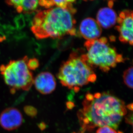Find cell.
Here are the masks:
<instances>
[{"mask_svg":"<svg viewBox=\"0 0 133 133\" xmlns=\"http://www.w3.org/2000/svg\"><path fill=\"white\" fill-rule=\"evenodd\" d=\"M127 112L122 100L109 92H96L86 95L77 115L83 132L103 126L117 129Z\"/></svg>","mask_w":133,"mask_h":133,"instance_id":"6da1fadb","label":"cell"},{"mask_svg":"<svg viewBox=\"0 0 133 133\" xmlns=\"http://www.w3.org/2000/svg\"></svg>","mask_w":133,"mask_h":133,"instance_id":"ffe728a7","label":"cell"},{"mask_svg":"<svg viewBox=\"0 0 133 133\" xmlns=\"http://www.w3.org/2000/svg\"><path fill=\"white\" fill-rule=\"evenodd\" d=\"M126 108L127 109H128L129 112L125 117V121L131 126L133 132V103L128 105Z\"/></svg>","mask_w":133,"mask_h":133,"instance_id":"5bb4252c","label":"cell"},{"mask_svg":"<svg viewBox=\"0 0 133 133\" xmlns=\"http://www.w3.org/2000/svg\"><path fill=\"white\" fill-rule=\"evenodd\" d=\"M28 59L25 56L0 66V73L12 94L18 90L28 91L33 84V74L27 64Z\"/></svg>","mask_w":133,"mask_h":133,"instance_id":"5b68a950","label":"cell"},{"mask_svg":"<svg viewBox=\"0 0 133 133\" xmlns=\"http://www.w3.org/2000/svg\"><path fill=\"white\" fill-rule=\"evenodd\" d=\"M123 79L124 83L128 87L133 89V66L128 68L124 71Z\"/></svg>","mask_w":133,"mask_h":133,"instance_id":"4fadbf2b","label":"cell"},{"mask_svg":"<svg viewBox=\"0 0 133 133\" xmlns=\"http://www.w3.org/2000/svg\"><path fill=\"white\" fill-rule=\"evenodd\" d=\"M33 84L37 91L43 95L52 93L56 86L55 77L49 72H42L38 74L34 79Z\"/></svg>","mask_w":133,"mask_h":133,"instance_id":"ba28073f","label":"cell"},{"mask_svg":"<svg viewBox=\"0 0 133 133\" xmlns=\"http://www.w3.org/2000/svg\"><path fill=\"white\" fill-rule=\"evenodd\" d=\"M75 133V132H74V133ZM83 133V132H82V133Z\"/></svg>","mask_w":133,"mask_h":133,"instance_id":"d6986e66","label":"cell"},{"mask_svg":"<svg viewBox=\"0 0 133 133\" xmlns=\"http://www.w3.org/2000/svg\"><path fill=\"white\" fill-rule=\"evenodd\" d=\"M23 122L22 114L14 108L5 109L0 115V124L4 129L9 131L17 129Z\"/></svg>","mask_w":133,"mask_h":133,"instance_id":"52a82bcc","label":"cell"},{"mask_svg":"<svg viewBox=\"0 0 133 133\" xmlns=\"http://www.w3.org/2000/svg\"><path fill=\"white\" fill-rule=\"evenodd\" d=\"M79 32L83 38L90 40L98 38L102 34V30L96 20L93 18H87L81 23Z\"/></svg>","mask_w":133,"mask_h":133,"instance_id":"9c48e42d","label":"cell"},{"mask_svg":"<svg viewBox=\"0 0 133 133\" xmlns=\"http://www.w3.org/2000/svg\"><path fill=\"white\" fill-rule=\"evenodd\" d=\"M76 0H39V5L46 8L56 7L70 8H73V3Z\"/></svg>","mask_w":133,"mask_h":133,"instance_id":"7c38bea8","label":"cell"},{"mask_svg":"<svg viewBox=\"0 0 133 133\" xmlns=\"http://www.w3.org/2000/svg\"><path fill=\"white\" fill-rule=\"evenodd\" d=\"M117 16L111 8H102L100 9L97 14V21L101 27L110 28L116 23Z\"/></svg>","mask_w":133,"mask_h":133,"instance_id":"30bf717a","label":"cell"},{"mask_svg":"<svg viewBox=\"0 0 133 133\" xmlns=\"http://www.w3.org/2000/svg\"><path fill=\"white\" fill-rule=\"evenodd\" d=\"M27 64L30 70H34L38 68L39 66V62L38 60L36 58H32L28 59Z\"/></svg>","mask_w":133,"mask_h":133,"instance_id":"9a60e30c","label":"cell"},{"mask_svg":"<svg viewBox=\"0 0 133 133\" xmlns=\"http://www.w3.org/2000/svg\"><path fill=\"white\" fill-rule=\"evenodd\" d=\"M74 8L53 7L38 11L32 20L31 30L38 39L76 34Z\"/></svg>","mask_w":133,"mask_h":133,"instance_id":"7a4b0ae2","label":"cell"},{"mask_svg":"<svg viewBox=\"0 0 133 133\" xmlns=\"http://www.w3.org/2000/svg\"><path fill=\"white\" fill-rule=\"evenodd\" d=\"M84 1H93V0H83ZM108 1V5L109 8H111L114 4V0H107Z\"/></svg>","mask_w":133,"mask_h":133,"instance_id":"e0dca14e","label":"cell"},{"mask_svg":"<svg viewBox=\"0 0 133 133\" xmlns=\"http://www.w3.org/2000/svg\"><path fill=\"white\" fill-rule=\"evenodd\" d=\"M8 5L15 8L18 13L30 14L37 9L39 0H6Z\"/></svg>","mask_w":133,"mask_h":133,"instance_id":"8fae6325","label":"cell"},{"mask_svg":"<svg viewBox=\"0 0 133 133\" xmlns=\"http://www.w3.org/2000/svg\"><path fill=\"white\" fill-rule=\"evenodd\" d=\"M39 127L41 129V130L44 129L45 128V124H41V125H39Z\"/></svg>","mask_w":133,"mask_h":133,"instance_id":"ac0fdd59","label":"cell"},{"mask_svg":"<svg viewBox=\"0 0 133 133\" xmlns=\"http://www.w3.org/2000/svg\"><path fill=\"white\" fill-rule=\"evenodd\" d=\"M62 86L75 92L81 87L94 83L97 76L94 67L87 61L86 54L73 51L69 58L63 62L57 74Z\"/></svg>","mask_w":133,"mask_h":133,"instance_id":"3957f363","label":"cell"},{"mask_svg":"<svg viewBox=\"0 0 133 133\" xmlns=\"http://www.w3.org/2000/svg\"><path fill=\"white\" fill-rule=\"evenodd\" d=\"M96 133H122L117 132L115 130L109 126L100 127L96 131Z\"/></svg>","mask_w":133,"mask_h":133,"instance_id":"2e32d148","label":"cell"},{"mask_svg":"<svg viewBox=\"0 0 133 133\" xmlns=\"http://www.w3.org/2000/svg\"><path fill=\"white\" fill-rule=\"evenodd\" d=\"M84 45L89 63L104 72H108L118 63L124 62L123 56L109 44L106 37L87 40Z\"/></svg>","mask_w":133,"mask_h":133,"instance_id":"277c9868","label":"cell"},{"mask_svg":"<svg viewBox=\"0 0 133 133\" xmlns=\"http://www.w3.org/2000/svg\"><path fill=\"white\" fill-rule=\"evenodd\" d=\"M116 29L119 33L121 42L133 46V11L125 10L121 12L117 18Z\"/></svg>","mask_w":133,"mask_h":133,"instance_id":"8992f818","label":"cell"}]
</instances>
